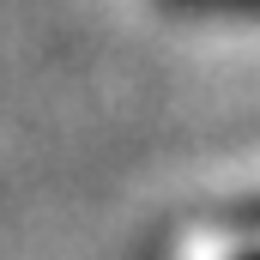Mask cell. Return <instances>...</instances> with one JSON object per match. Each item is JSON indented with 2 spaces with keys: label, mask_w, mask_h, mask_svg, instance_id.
<instances>
[{
  "label": "cell",
  "mask_w": 260,
  "mask_h": 260,
  "mask_svg": "<svg viewBox=\"0 0 260 260\" xmlns=\"http://www.w3.org/2000/svg\"><path fill=\"white\" fill-rule=\"evenodd\" d=\"M182 6H224V12H260V0H182Z\"/></svg>",
  "instance_id": "1"
}]
</instances>
